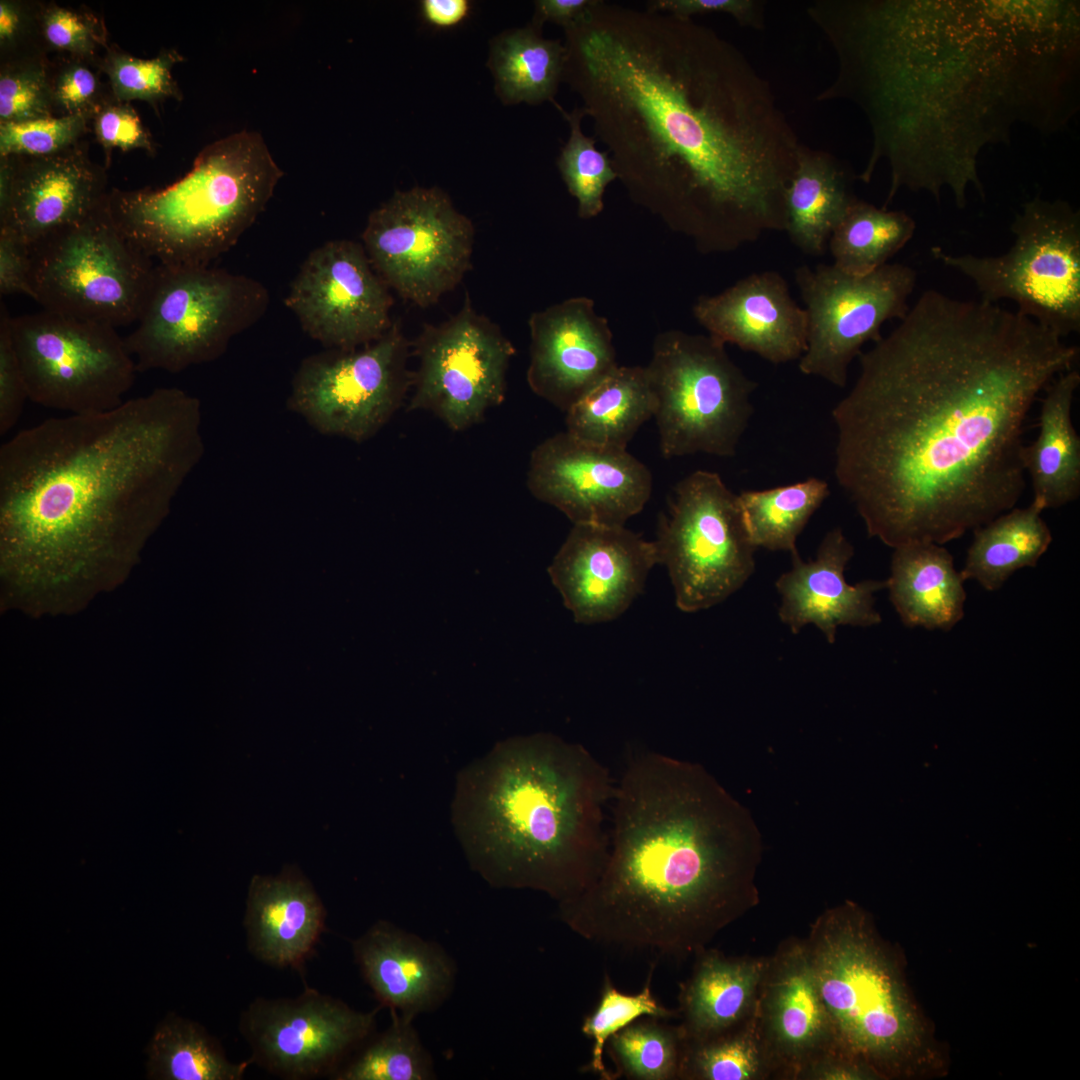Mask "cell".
<instances>
[{
	"mask_svg": "<svg viewBox=\"0 0 1080 1080\" xmlns=\"http://www.w3.org/2000/svg\"><path fill=\"white\" fill-rule=\"evenodd\" d=\"M467 0H423L421 13L426 22L439 28H450L462 22L468 15Z\"/></svg>",
	"mask_w": 1080,
	"mask_h": 1080,
	"instance_id": "cell-57",
	"label": "cell"
},
{
	"mask_svg": "<svg viewBox=\"0 0 1080 1080\" xmlns=\"http://www.w3.org/2000/svg\"><path fill=\"white\" fill-rule=\"evenodd\" d=\"M659 564L654 541L625 526L574 524L548 573L579 624L618 618Z\"/></svg>",
	"mask_w": 1080,
	"mask_h": 1080,
	"instance_id": "cell-22",
	"label": "cell"
},
{
	"mask_svg": "<svg viewBox=\"0 0 1080 1080\" xmlns=\"http://www.w3.org/2000/svg\"><path fill=\"white\" fill-rule=\"evenodd\" d=\"M1014 242L1002 255H931L970 279L982 301L1010 300L1017 312L1062 339L1080 331V213L1067 201L1039 196L1011 224Z\"/></svg>",
	"mask_w": 1080,
	"mask_h": 1080,
	"instance_id": "cell-10",
	"label": "cell"
},
{
	"mask_svg": "<svg viewBox=\"0 0 1080 1080\" xmlns=\"http://www.w3.org/2000/svg\"><path fill=\"white\" fill-rule=\"evenodd\" d=\"M772 1078L758 1027L756 1006L744 1021L722 1033L700 1040L685 1039L679 1079Z\"/></svg>",
	"mask_w": 1080,
	"mask_h": 1080,
	"instance_id": "cell-40",
	"label": "cell"
},
{
	"mask_svg": "<svg viewBox=\"0 0 1080 1080\" xmlns=\"http://www.w3.org/2000/svg\"><path fill=\"white\" fill-rule=\"evenodd\" d=\"M696 956L677 1010L687 1040L705 1039L744 1021L755 1009L768 959L706 949Z\"/></svg>",
	"mask_w": 1080,
	"mask_h": 1080,
	"instance_id": "cell-30",
	"label": "cell"
},
{
	"mask_svg": "<svg viewBox=\"0 0 1080 1080\" xmlns=\"http://www.w3.org/2000/svg\"><path fill=\"white\" fill-rule=\"evenodd\" d=\"M665 458L734 456L753 414L757 384L710 335L667 331L645 367Z\"/></svg>",
	"mask_w": 1080,
	"mask_h": 1080,
	"instance_id": "cell-11",
	"label": "cell"
},
{
	"mask_svg": "<svg viewBox=\"0 0 1080 1080\" xmlns=\"http://www.w3.org/2000/svg\"><path fill=\"white\" fill-rule=\"evenodd\" d=\"M262 136L241 131L204 147L191 170L160 188H111L118 229L155 263L210 266L264 210L283 176Z\"/></svg>",
	"mask_w": 1080,
	"mask_h": 1080,
	"instance_id": "cell-8",
	"label": "cell"
},
{
	"mask_svg": "<svg viewBox=\"0 0 1080 1080\" xmlns=\"http://www.w3.org/2000/svg\"><path fill=\"white\" fill-rule=\"evenodd\" d=\"M326 918L321 898L297 867L251 878L243 925L248 950L259 961L300 971L315 952Z\"/></svg>",
	"mask_w": 1080,
	"mask_h": 1080,
	"instance_id": "cell-29",
	"label": "cell"
},
{
	"mask_svg": "<svg viewBox=\"0 0 1080 1080\" xmlns=\"http://www.w3.org/2000/svg\"><path fill=\"white\" fill-rule=\"evenodd\" d=\"M29 246L33 300L44 310L114 328L137 322L156 263L118 229L108 198Z\"/></svg>",
	"mask_w": 1080,
	"mask_h": 1080,
	"instance_id": "cell-12",
	"label": "cell"
},
{
	"mask_svg": "<svg viewBox=\"0 0 1080 1080\" xmlns=\"http://www.w3.org/2000/svg\"><path fill=\"white\" fill-rule=\"evenodd\" d=\"M679 610L713 607L755 571V551L738 495L719 474L697 470L674 487L654 541Z\"/></svg>",
	"mask_w": 1080,
	"mask_h": 1080,
	"instance_id": "cell-13",
	"label": "cell"
},
{
	"mask_svg": "<svg viewBox=\"0 0 1080 1080\" xmlns=\"http://www.w3.org/2000/svg\"><path fill=\"white\" fill-rule=\"evenodd\" d=\"M84 115L50 117L21 123H0V156H46L70 149L90 132Z\"/></svg>",
	"mask_w": 1080,
	"mask_h": 1080,
	"instance_id": "cell-49",
	"label": "cell"
},
{
	"mask_svg": "<svg viewBox=\"0 0 1080 1080\" xmlns=\"http://www.w3.org/2000/svg\"><path fill=\"white\" fill-rule=\"evenodd\" d=\"M915 230V220L905 211L857 198L829 238L832 264L856 276L874 272L912 239Z\"/></svg>",
	"mask_w": 1080,
	"mask_h": 1080,
	"instance_id": "cell-37",
	"label": "cell"
},
{
	"mask_svg": "<svg viewBox=\"0 0 1080 1080\" xmlns=\"http://www.w3.org/2000/svg\"><path fill=\"white\" fill-rule=\"evenodd\" d=\"M661 1018L632 1022L608 1039L618 1075L636 1080L679 1079L685 1035Z\"/></svg>",
	"mask_w": 1080,
	"mask_h": 1080,
	"instance_id": "cell-42",
	"label": "cell"
},
{
	"mask_svg": "<svg viewBox=\"0 0 1080 1080\" xmlns=\"http://www.w3.org/2000/svg\"><path fill=\"white\" fill-rule=\"evenodd\" d=\"M566 48L531 23L505 31L491 44L488 66L505 104L554 102L563 82Z\"/></svg>",
	"mask_w": 1080,
	"mask_h": 1080,
	"instance_id": "cell-36",
	"label": "cell"
},
{
	"mask_svg": "<svg viewBox=\"0 0 1080 1080\" xmlns=\"http://www.w3.org/2000/svg\"><path fill=\"white\" fill-rule=\"evenodd\" d=\"M38 5L39 1H0V61L44 53L39 44Z\"/></svg>",
	"mask_w": 1080,
	"mask_h": 1080,
	"instance_id": "cell-52",
	"label": "cell"
},
{
	"mask_svg": "<svg viewBox=\"0 0 1080 1080\" xmlns=\"http://www.w3.org/2000/svg\"><path fill=\"white\" fill-rule=\"evenodd\" d=\"M564 34L563 82L632 200L705 253L785 230L802 142L737 46L692 18L603 0Z\"/></svg>",
	"mask_w": 1080,
	"mask_h": 1080,
	"instance_id": "cell-3",
	"label": "cell"
},
{
	"mask_svg": "<svg viewBox=\"0 0 1080 1080\" xmlns=\"http://www.w3.org/2000/svg\"><path fill=\"white\" fill-rule=\"evenodd\" d=\"M651 976L652 969L645 986L636 994L619 991L613 986L609 976H605L600 1001L581 1026L582 1033L593 1040L592 1057L585 1071H592L605 1080L614 1079L607 1071L603 1059L605 1045L610 1036L641 1017H678L677 1010L668 1009L656 1000L651 990Z\"/></svg>",
	"mask_w": 1080,
	"mask_h": 1080,
	"instance_id": "cell-45",
	"label": "cell"
},
{
	"mask_svg": "<svg viewBox=\"0 0 1080 1080\" xmlns=\"http://www.w3.org/2000/svg\"><path fill=\"white\" fill-rule=\"evenodd\" d=\"M756 1013L774 1079H805L837 1054L804 939L789 938L768 957Z\"/></svg>",
	"mask_w": 1080,
	"mask_h": 1080,
	"instance_id": "cell-23",
	"label": "cell"
},
{
	"mask_svg": "<svg viewBox=\"0 0 1080 1080\" xmlns=\"http://www.w3.org/2000/svg\"><path fill=\"white\" fill-rule=\"evenodd\" d=\"M804 942L838 1055L878 1079L939 1068L900 960L862 908L845 901L826 909Z\"/></svg>",
	"mask_w": 1080,
	"mask_h": 1080,
	"instance_id": "cell-7",
	"label": "cell"
},
{
	"mask_svg": "<svg viewBox=\"0 0 1080 1080\" xmlns=\"http://www.w3.org/2000/svg\"><path fill=\"white\" fill-rule=\"evenodd\" d=\"M380 1006L358 1011L341 999L305 987L287 998H255L239 1031L251 1064L286 1080L332 1079L349 1055L373 1035Z\"/></svg>",
	"mask_w": 1080,
	"mask_h": 1080,
	"instance_id": "cell-19",
	"label": "cell"
},
{
	"mask_svg": "<svg viewBox=\"0 0 1080 1080\" xmlns=\"http://www.w3.org/2000/svg\"><path fill=\"white\" fill-rule=\"evenodd\" d=\"M412 344L399 322L378 340L353 349H327L304 358L287 407L323 435L356 443L374 437L411 389Z\"/></svg>",
	"mask_w": 1080,
	"mask_h": 1080,
	"instance_id": "cell-15",
	"label": "cell"
},
{
	"mask_svg": "<svg viewBox=\"0 0 1080 1080\" xmlns=\"http://www.w3.org/2000/svg\"><path fill=\"white\" fill-rule=\"evenodd\" d=\"M182 60L175 49H162L157 56L143 59L111 43L101 55L100 67L117 100L144 101L158 112L167 99H182L172 75V68Z\"/></svg>",
	"mask_w": 1080,
	"mask_h": 1080,
	"instance_id": "cell-44",
	"label": "cell"
},
{
	"mask_svg": "<svg viewBox=\"0 0 1080 1080\" xmlns=\"http://www.w3.org/2000/svg\"><path fill=\"white\" fill-rule=\"evenodd\" d=\"M258 280L211 266L156 263L135 329L124 337L138 372H181L213 361L267 311Z\"/></svg>",
	"mask_w": 1080,
	"mask_h": 1080,
	"instance_id": "cell-9",
	"label": "cell"
},
{
	"mask_svg": "<svg viewBox=\"0 0 1080 1080\" xmlns=\"http://www.w3.org/2000/svg\"><path fill=\"white\" fill-rule=\"evenodd\" d=\"M1079 349L994 303L927 290L861 352L834 473L870 537L943 545L1015 507L1025 421Z\"/></svg>",
	"mask_w": 1080,
	"mask_h": 1080,
	"instance_id": "cell-1",
	"label": "cell"
},
{
	"mask_svg": "<svg viewBox=\"0 0 1080 1080\" xmlns=\"http://www.w3.org/2000/svg\"><path fill=\"white\" fill-rule=\"evenodd\" d=\"M528 324L527 383L564 412L618 366L608 322L587 297L534 312Z\"/></svg>",
	"mask_w": 1080,
	"mask_h": 1080,
	"instance_id": "cell-24",
	"label": "cell"
},
{
	"mask_svg": "<svg viewBox=\"0 0 1080 1080\" xmlns=\"http://www.w3.org/2000/svg\"><path fill=\"white\" fill-rule=\"evenodd\" d=\"M49 62L50 57L42 52L0 61V123L55 117Z\"/></svg>",
	"mask_w": 1080,
	"mask_h": 1080,
	"instance_id": "cell-47",
	"label": "cell"
},
{
	"mask_svg": "<svg viewBox=\"0 0 1080 1080\" xmlns=\"http://www.w3.org/2000/svg\"><path fill=\"white\" fill-rule=\"evenodd\" d=\"M598 0H537L531 24L542 28L545 22L566 29L578 22Z\"/></svg>",
	"mask_w": 1080,
	"mask_h": 1080,
	"instance_id": "cell-55",
	"label": "cell"
},
{
	"mask_svg": "<svg viewBox=\"0 0 1080 1080\" xmlns=\"http://www.w3.org/2000/svg\"><path fill=\"white\" fill-rule=\"evenodd\" d=\"M567 121L570 134L561 149L557 166L569 193L577 200V213L582 219L599 215L604 207L606 187L618 179L608 152L595 146L596 139L583 133L581 123L585 114L579 105L568 112L553 102Z\"/></svg>",
	"mask_w": 1080,
	"mask_h": 1080,
	"instance_id": "cell-43",
	"label": "cell"
},
{
	"mask_svg": "<svg viewBox=\"0 0 1080 1080\" xmlns=\"http://www.w3.org/2000/svg\"><path fill=\"white\" fill-rule=\"evenodd\" d=\"M356 965L381 1008L414 1020L451 995L457 968L439 944L379 920L351 943Z\"/></svg>",
	"mask_w": 1080,
	"mask_h": 1080,
	"instance_id": "cell-27",
	"label": "cell"
},
{
	"mask_svg": "<svg viewBox=\"0 0 1080 1080\" xmlns=\"http://www.w3.org/2000/svg\"><path fill=\"white\" fill-rule=\"evenodd\" d=\"M1079 385V372L1070 369L1046 387L1038 435L1023 447L1022 463L1031 479L1032 503L1042 510L1062 507L1080 495V437L1072 421Z\"/></svg>",
	"mask_w": 1080,
	"mask_h": 1080,
	"instance_id": "cell-32",
	"label": "cell"
},
{
	"mask_svg": "<svg viewBox=\"0 0 1080 1080\" xmlns=\"http://www.w3.org/2000/svg\"><path fill=\"white\" fill-rule=\"evenodd\" d=\"M309 337L327 349H353L391 327L393 299L363 245L330 240L313 249L284 300Z\"/></svg>",
	"mask_w": 1080,
	"mask_h": 1080,
	"instance_id": "cell-20",
	"label": "cell"
},
{
	"mask_svg": "<svg viewBox=\"0 0 1080 1080\" xmlns=\"http://www.w3.org/2000/svg\"><path fill=\"white\" fill-rule=\"evenodd\" d=\"M853 555L854 547L839 527L826 533L814 559L803 560L798 550L791 554V568L775 586L781 596L780 621L792 633L812 624L833 644L840 626L870 627L881 622L874 594L886 589V582L849 584L844 572Z\"/></svg>",
	"mask_w": 1080,
	"mask_h": 1080,
	"instance_id": "cell-28",
	"label": "cell"
},
{
	"mask_svg": "<svg viewBox=\"0 0 1080 1080\" xmlns=\"http://www.w3.org/2000/svg\"><path fill=\"white\" fill-rule=\"evenodd\" d=\"M886 582L889 599L902 623L910 628L951 630L964 617V579L953 556L935 543L893 548Z\"/></svg>",
	"mask_w": 1080,
	"mask_h": 1080,
	"instance_id": "cell-31",
	"label": "cell"
},
{
	"mask_svg": "<svg viewBox=\"0 0 1080 1080\" xmlns=\"http://www.w3.org/2000/svg\"><path fill=\"white\" fill-rule=\"evenodd\" d=\"M765 7L766 2L761 0H651L646 3L649 11L681 18L723 13L741 27L754 30L765 28Z\"/></svg>",
	"mask_w": 1080,
	"mask_h": 1080,
	"instance_id": "cell-53",
	"label": "cell"
},
{
	"mask_svg": "<svg viewBox=\"0 0 1080 1080\" xmlns=\"http://www.w3.org/2000/svg\"><path fill=\"white\" fill-rule=\"evenodd\" d=\"M28 398L75 415L120 406L135 361L116 328L44 310L11 318Z\"/></svg>",
	"mask_w": 1080,
	"mask_h": 1080,
	"instance_id": "cell-14",
	"label": "cell"
},
{
	"mask_svg": "<svg viewBox=\"0 0 1080 1080\" xmlns=\"http://www.w3.org/2000/svg\"><path fill=\"white\" fill-rule=\"evenodd\" d=\"M201 405L160 387L50 418L0 447V566L52 588L133 562L204 455Z\"/></svg>",
	"mask_w": 1080,
	"mask_h": 1080,
	"instance_id": "cell-4",
	"label": "cell"
},
{
	"mask_svg": "<svg viewBox=\"0 0 1080 1080\" xmlns=\"http://www.w3.org/2000/svg\"><path fill=\"white\" fill-rule=\"evenodd\" d=\"M100 58L50 57L49 85L55 117L84 115L92 119L114 97L108 81L103 80Z\"/></svg>",
	"mask_w": 1080,
	"mask_h": 1080,
	"instance_id": "cell-48",
	"label": "cell"
},
{
	"mask_svg": "<svg viewBox=\"0 0 1080 1080\" xmlns=\"http://www.w3.org/2000/svg\"><path fill=\"white\" fill-rule=\"evenodd\" d=\"M655 407L646 368L618 365L565 412L566 431L591 444L626 449Z\"/></svg>",
	"mask_w": 1080,
	"mask_h": 1080,
	"instance_id": "cell-34",
	"label": "cell"
},
{
	"mask_svg": "<svg viewBox=\"0 0 1080 1080\" xmlns=\"http://www.w3.org/2000/svg\"><path fill=\"white\" fill-rule=\"evenodd\" d=\"M614 788L583 745L545 732L515 736L461 771L452 821L471 867L488 883L562 903L603 867L604 810Z\"/></svg>",
	"mask_w": 1080,
	"mask_h": 1080,
	"instance_id": "cell-6",
	"label": "cell"
},
{
	"mask_svg": "<svg viewBox=\"0 0 1080 1080\" xmlns=\"http://www.w3.org/2000/svg\"><path fill=\"white\" fill-rule=\"evenodd\" d=\"M603 867L558 916L593 943L681 959L702 952L759 902L762 836L702 765L629 756L612 801Z\"/></svg>",
	"mask_w": 1080,
	"mask_h": 1080,
	"instance_id": "cell-5",
	"label": "cell"
},
{
	"mask_svg": "<svg viewBox=\"0 0 1080 1080\" xmlns=\"http://www.w3.org/2000/svg\"><path fill=\"white\" fill-rule=\"evenodd\" d=\"M149 1077L164 1080H240L250 1061L231 1062L199 1024L174 1015L157 1028L149 1049Z\"/></svg>",
	"mask_w": 1080,
	"mask_h": 1080,
	"instance_id": "cell-39",
	"label": "cell"
},
{
	"mask_svg": "<svg viewBox=\"0 0 1080 1080\" xmlns=\"http://www.w3.org/2000/svg\"><path fill=\"white\" fill-rule=\"evenodd\" d=\"M854 176L833 154L802 143L785 193V232L803 253L822 255L829 238L857 199Z\"/></svg>",
	"mask_w": 1080,
	"mask_h": 1080,
	"instance_id": "cell-33",
	"label": "cell"
},
{
	"mask_svg": "<svg viewBox=\"0 0 1080 1080\" xmlns=\"http://www.w3.org/2000/svg\"><path fill=\"white\" fill-rule=\"evenodd\" d=\"M11 315L0 304V434L5 435L18 422L28 398L24 375L11 333Z\"/></svg>",
	"mask_w": 1080,
	"mask_h": 1080,
	"instance_id": "cell-51",
	"label": "cell"
},
{
	"mask_svg": "<svg viewBox=\"0 0 1080 1080\" xmlns=\"http://www.w3.org/2000/svg\"><path fill=\"white\" fill-rule=\"evenodd\" d=\"M806 14L831 47L836 72L816 97L865 116L880 163L884 207L907 189L964 208L985 197L978 158L1015 125L1042 135L1079 110L1080 2L1075 0H815Z\"/></svg>",
	"mask_w": 1080,
	"mask_h": 1080,
	"instance_id": "cell-2",
	"label": "cell"
},
{
	"mask_svg": "<svg viewBox=\"0 0 1080 1080\" xmlns=\"http://www.w3.org/2000/svg\"><path fill=\"white\" fill-rule=\"evenodd\" d=\"M38 36L42 51L57 55L98 59L109 45L104 21L88 7H70L39 1Z\"/></svg>",
	"mask_w": 1080,
	"mask_h": 1080,
	"instance_id": "cell-46",
	"label": "cell"
},
{
	"mask_svg": "<svg viewBox=\"0 0 1080 1080\" xmlns=\"http://www.w3.org/2000/svg\"><path fill=\"white\" fill-rule=\"evenodd\" d=\"M362 240L387 286L426 308L470 269L474 227L441 189L414 187L396 191L370 213Z\"/></svg>",
	"mask_w": 1080,
	"mask_h": 1080,
	"instance_id": "cell-16",
	"label": "cell"
},
{
	"mask_svg": "<svg viewBox=\"0 0 1080 1080\" xmlns=\"http://www.w3.org/2000/svg\"><path fill=\"white\" fill-rule=\"evenodd\" d=\"M527 488L573 524L625 526L652 492L650 470L627 449L591 444L554 434L531 452Z\"/></svg>",
	"mask_w": 1080,
	"mask_h": 1080,
	"instance_id": "cell-21",
	"label": "cell"
},
{
	"mask_svg": "<svg viewBox=\"0 0 1080 1080\" xmlns=\"http://www.w3.org/2000/svg\"><path fill=\"white\" fill-rule=\"evenodd\" d=\"M413 1021L391 1014V1024L370 1037L334 1080H431L436 1074L430 1053Z\"/></svg>",
	"mask_w": 1080,
	"mask_h": 1080,
	"instance_id": "cell-41",
	"label": "cell"
},
{
	"mask_svg": "<svg viewBox=\"0 0 1080 1080\" xmlns=\"http://www.w3.org/2000/svg\"><path fill=\"white\" fill-rule=\"evenodd\" d=\"M0 294H24L33 299L29 244L7 227H0Z\"/></svg>",
	"mask_w": 1080,
	"mask_h": 1080,
	"instance_id": "cell-54",
	"label": "cell"
},
{
	"mask_svg": "<svg viewBox=\"0 0 1080 1080\" xmlns=\"http://www.w3.org/2000/svg\"><path fill=\"white\" fill-rule=\"evenodd\" d=\"M794 276L807 317L799 370L839 388L846 386L849 366L863 345L882 338L885 322L905 317L917 281L916 271L899 263L861 276L833 264L802 265Z\"/></svg>",
	"mask_w": 1080,
	"mask_h": 1080,
	"instance_id": "cell-17",
	"label": "cell"
},
{
	"mask_svg": "<svg viewBox=\"0 0 1080 1080\" xmlns=\"http://www.w3.org/2000/svg\"><path fill=\"white\" fill-rule=\"evenodd\" d=\"M12 182L0 227L28 244L82 221L107 200V167L94 162L88 143L46 155L8 156Z\"/></svg>",
	"mask_w": 1080,
	"mask_h": 1080,
	"instance_id": "cell-25",
	"label": "cell"
},
{
	"mask_svg": "<svg viewBox=\"0 0 1080 1080\" xmlns=\"http://www.w3.org/2000/svg\"><path fill=\"white\" fill-rule=\"evenodd\" d=\"M91 125L96 140L104 150L107 168L114 148L122 151L142 149L152 156L156 153L149 131L130 103L110 98L94 114Z\"/></svg>",
	"mask_w": 1080,
	"mask_h": 1080,
	"instance_id": "cell-50",
	"label": "cell"
},
{
	"mask_svg": "<svg viewBox=\"0 0 1080 1080\" xmlns=\"http://www.w3.org/2000/svg\"><path fill=\"white\" fill-rule=\"evenodd\" d=\"M693 314L714 339L773 364L797 360L806 349V312L777 271L753 273L716 295L699 297Z\"/></svg>",
	"mask_w": 1080,
	"mask_h": 1080,
	"instance_id": "cell-26",
	"label": "cell"
},
{
	"mask_svg": "<svg viewBox=\"0 0 1080 1080\" xmlns=\"http://www.w3.org/2000/svg\"><path fill=\"white\" fill-rule=\"evenodd\" d=\"M811 1080H870L877 1076L865 1066L846 1059L838 1054L831 1055L806 1074Z\"/></svg>",
	"mask_w": 1080,
	"mask_h": 1080,
	"instance_id": "cell-56",
	"label": "cell"
},
{
	"mask_svg": "<svg viewBox=\"0 0 1080 1080\" xmlns=\"http://www.w3.org/2000/svg\"><path fill=\"white\" fill-rule=\"evenodd\" d=\"M1042 509L1031 502L1012 508L973 530L960 573L987 591L1002 587L1017 570L1035 567L1052 542Z\"/></svg>",
	"mask_w": 1080,
	"mask_h": 1080,
	"instance_id": "cell-35",
	"label": "cell"
},
{
	"mask_svg": "<svg viewBox=\"0 0 1080 1080\" xmlns=\"http://www.w3.org/2000/svg\"><path fill=\"white\" fill-rule=\"evenodd\" d=\"M411 344L418 366L412 372L408 411L431 412L451 430L463 431L504 401L515 347L475 311L468 294L454 316L425 324Z\"/></svg>",
	"mask_w": 1080,
	"mask_h": 1080,
	"instance_id": "cell-18",
	"label": "cell"
},
{
	"mask_svg": "<svg viewBox=\"0 0 1080 1080\" xmlns=\"http://www.w3.org/2000/svg\"><path fill=\"white\" fill-rule=\"evenodd\" d=\"M829 494L826 481L810 477L790 485L737 495L753 545L757 549L792 554L797 551L800 533Z\"/></svg>",
	"mask_w": 1080,
	"mask_h": 1080,
	"instance_id": "cell-38",
	"label": "cell"
}]
</instances>
